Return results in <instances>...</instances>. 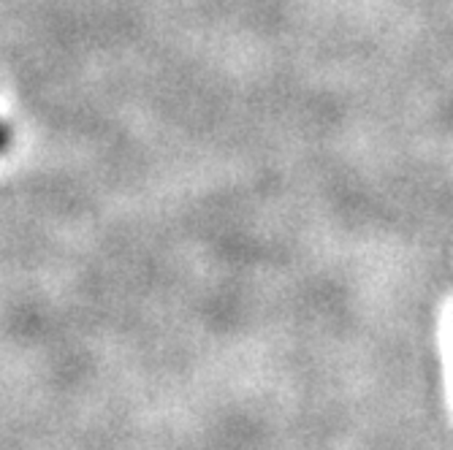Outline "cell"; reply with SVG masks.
Here are the masks:
<instances>
[{"label": "cell", "mask_w": 453, "mask_h": 450, "mask_svg": "<svg viewBox=\"0 0 453 450\" xmlns=\"http://www.w3.org/2000/svg\"><path fill=\"white\" fill-rule=\"evenodd\" d=\"M6 144H9V128L4 126V122H0V152L6 149Z\"/></svg>", "instance_id": "obj_1"}]
</instances>
